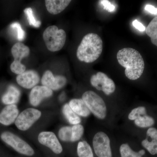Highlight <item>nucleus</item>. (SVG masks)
I'll list each match as a JSON object with an SVG mask.
<instances>
[{
  "label": "nucleus",
  "instance_id": "21",
  "mask_svg": "<svg viewBox=\"0 0 157 157\" xmlns=\"http://www.w3.org/2000/svg\"><path fill=\"white\" fill-rule=\"evenodd\" d=\"M62 112L67 121L70 124L74 125L81 124V117L71 109L69 104L64 105L62 109Z\"/></svg>",
  "mask_w": 157,
  "mask_h": 157
},
{
  "label": "nucleus",
  "instance_id": "25",
  "mask_svg": "<svg viewBox=\"0 0 157 157\" xmlns=\"http://www.w3.org/2000/svg\"><path fill=\"white\" fill-rule=\"evenodd\" d=\"M73 136L72 143L79 141L84 135V128L81 124L72 125Z\"/></svg>",
  "mask_w": 157,
  "mask_h": 157
},
{
  "label": "nucleus",
  "instance_id": "10",
  "mask_svg": "<svg viewBox=\"0 0 157 157\" xmlns=\"http://www.w3.org/2000/svg\"><path fill=\"white\" fill-rule=\"evenodd\" d=\"M42 113L39 109L29 108L20 113L14 122L17 128L22 131L29 130L40 118Z\"/></svg>",
  "mask_w": 157,
  "mask_h": 157
},
{
  "label": "nucleus",
  "instance_id": "17",
  "mask_svg": "<svg viewBox=\"0 0 157 157\" xmlns=\"http://www.w3.org/2000/svg\"><path fill=\"white\" fill-rule=\"evenodd\" d=\"M119 142V152L121 157H142L145 154L144 150L136 151L132 145V140H121Z\"/></svg>",
  "mask_w": 157,
  "mask_h": 157
},
{
  "label": "nucleus",
  "instance_id": "27",
  "mask_svg": "<svg viewBox=\"0 0 157 157\" xmlns=\"http://www.w3.org/2000/svg\"><path fill=\"white\" fill-rule=\"evenodd\" d=\"M10 27L11 28L16 29L17 33V39L19 41H22L25 39V32L23 30L19 23H13L11 24Z\"/></svg>",
  "mask_w": 157,
  "mask_h": 157
},
{
  "label": "nucleus",
  "instance_id": "22",
  "mask_svg": "<svg viewBox=\"0 0 157 157\" xmlns=\"http://www.w3.org/2000/svg\"><path fill=\"white\" fill-rule=\"evenodd\" d=\"M77 153L78 157H94L92 148L86 140H80L77 146Z\"/></svg>",
  "mask_w": 157,
  "mask_h": 157
},
{
  "label": "nucleus",
  "instance_id": "7",
  "mask_svg": "<svg viewBox=\"0 0 157 157\" xmlns=\"http://www.w3.org/2000/svg\"><path fill=\"white\" fill-rule=\"evenodd\" d=\"M1 137L3 141L21 154L32 156L35 153L33 149L29 144L11 132H3Z\"/></svg>",
  "mask_w": 157,
  "mask_h": 157
},
{
  "label": "nucleus",
  "instance_id": "1",
  "mask_svg": "<svg viewBox=\"0 0 157 157\" xmlns=\"http://www.w3.org/2000/svg\"><path fill=\"white\" fill-rule=\"evenodd\" d=\"M82 99L98 121L107 126L113 125L116 114L119 112L117 109L109 106L101 96L94 91L85 92Z\"/></svg>",
  "mask_w": 157,
  "mask_h": 157
},
{
  "label": "nucleus",
  "instance_id": "3",
  "mask_svg": "<svg viewBox=\"0 0 157 157\" xmlns=\"http://www.w3.org/2000/svg\"><path fill=\"white\" fill-rule=\"evenodd\" d=\"M103 41L98 34L90 33L85 36L78 46L76 56L80 61L91 63L101 56Z\"/></svg>",
  "mask_w": 157,
  "mask_h": 157
},
{
  "label": "nucleus",
  "instance_id": "6",
  "mask_svg": "<svg viewBox=\"0 0 157 157\" xmlns=\"http://www.w3.org/2000/svg\"><path fill=\"white\" fill-rule=\"evenodd\" d=\"M43 38L47 49L52 52L60 50L64 46L67 38L66 32L56 25H52L43 32Z\"/></svg>",
  "mask_w": 157,
  "mask_h": 157
},
{
  "label": "nucleus",
  "instance_id": "15",
  "mask_svg": "<svg viewBox=\"0 0 157 157\" xmlns=\"http://www.w3.org/2000/svg\"><path fill=\"white\" fill-rule=\"evenodd\" d=\"M141 146L152 155H157V129L154 127L148 128L146 137L141 140Z\"/></svg>",
  "mask_w": 157,
  "mask_h": 157
},
{
  "label": "nucleus",
  "instance_id": "5",
  "mask_svg": "<svg viewBox=\"0 0 157 157\" xmlns=\"http://www.w3.org/2000/svg\"><path fill=\"white\" fill-rule=\"evenodd\" d=\"M115 142L108 132L98 129L93 134L91 146L97 157H113V145Z\"/></svg>",
  "mask_w": 157,
  "mask_h": 157
},
{
  "label": "nucleus",
  "instance_id": "29",
  "mask_svg": "<svg viewBox=\"0 0 157 157\" xmlns=\"http://www.w3.org/2000/svg\"><path fill=\"white\" fill-rule=\"evenodd\" d=\"M132 24H133V26L135 27V28L140 31V32H144L146 30V28H145L144 26L142 23L138 21L136 19L134 20Z\"/></svg>",
  "mask_w": 157,
  "mask_h": 157
},
{
  "label": "nucleus",
  "instance_id": "4",
  "mask_svg": "<svg viewBox=\"0 0 157 157\" xmlns=\"http://www.w3.org/2000/svg\"><path fill=\"white\" fill-rule=\"evenodd\" d=\"M125 119V125L131 131L134 128H148L155 123L154 118L149 115L146 107L143 106L130 108L126 113Z\"/></svg>",
  "mask_w": 157,
  "mask_h": 157
},
{
  "label": "nucleus",
  "instance_id": "23",
  "mask_svg": "<svg viewBox=\"0 0 157 157\" xmlns=\"http://www.w3.org/2000/svg\"><path fill=\"white\" fill-rule=\"evenodd\" d=\"M152 44L157 46V16L152 20L145 30Z\"/></svg>",
  "mask_w": 157,
  "mask_h": 157
},
{
  "label": "nucleus",
  "instance_id": "20",
  "mask_svg": "<svg viewBox=\"0 0 157 157\" xmlns=\"http://www.w3.org/2000/svg\"><path fill=\"white\" fill-rule=\"evenodd\" d=\"M20 96L19 90L14 86H10L7 92L2 97V102L7 105L15 104L19 101Z\"/></svg>",
  "mask_w": 157,
  "mask_h": 157
},
{
  "label": "nucleus",
  "instance_id": "24",
  "mask_svg": "<svg viewBox=\"0 0 157 157\" xmlns=\"http://www.w3.org/2000/svg\"><path fill=\"white\" fill-rule=\"evenodd\" d=\"M59 138L65 142L72 143L73 133L72 126H66L62 127L58 132Z\"/></svg>",
  "mask_w": 157,
  "mask_h": 157
},
{
  "label": "nucleus",
  "instance_id": "18",
  "mask_svg": "<svg viewBox=\"0 0 157 157\" xmlns=\"http://www.w3.org/2000/svg\"><path fill=\"white\" fill-rule=\"evenodd\" d=\"M68 104L71 109L80 117H88L91 114L82 98H74L70 100Z\"/></svg>",
  "mask_w": 157,
  "mask_h": 157
},
{
  "label": "nucleus",
  "instance_id": "8",
  "mask_svg": "<svg viewBox=\"0 0 157 157\" xmlns=\"http://www.w3.org/2000/svg\"><path fill=\"white\" fill-rule=\"evenodd\" d=\"M11 52L14 60L11 64L10 69L13 73L20 75L25 71V66L21 62L22 59L29 56V48L22 43L17 42L12 46Z\"/></svg>",
  "mask_w": 157,
  "mask_h": 157
},
{
  "label": "nucleus",
  "instance_id": "28",
  "mask_svg": "<svg viewBox=\"0 0 157 157\" xmlns=\"http://www.w3.org/2000/svg\"><path fill=\"white\" fill-rule=\"evenodd\" d=\"M101 2L104 6V9L109 12H113L115 10V6L112 5L109 1H107V0H102L101 1Z\"/></svg>",
  "mask_w": 157,
  "mask_h": 157
},
{
  "label": "nucleus",
  "instance_id": "2",
  "mask_svg": "<svg viewBox=\"0 0 157 157\" xmlns=\"http://www.w3.org/2000/svg\"><path fill=\"white\" fill-rule=\"evenodd\" d=\"M118 62L125 68V74L131 80L140 78L143 74L144 63L139 52L132 48H122L118 52Z\"/></svg>",
  "mask_w": 157,
  "mask_h": 157
},
{
  "label": "nucleus",
  "instance_id": "16",
  "mask_svg": "<svg viewBox=\"0 0 157 157\" xmlns=\"http://www.w3.org/2000/svg\"><path fill=\"white\" fill-rule=\"evenodd\" d=\"M18 114L19 110L15 104L7 105L0 113V123L10 125L15 122Z\"/></svg>",
  "mask_w": 157,
  "mask_h": 157
},
{
  "label": "nucleus",
  "instance_id": "13",
  "mask_svg": "<svg viewBox=\"0 0 157 157\" xmlns=\"http://www.w3.org/2000/svg\"><path fill=\"white\" fill-rule=\"evenodd\" d=\"M40 81V76L36 71L29 70L17 75L16 81L21 86L24 88L33 89L36 86Z\"/></svg>",
  "mask_w": 157,
  "mask_h": 157
},
{
  "label": "nucleus",
  "instance_id": "9",
  "mask_svg": "<svg viewBox=\"0 0 157 157\" xmlns=\"http://www.w3.org/2000/svg\"><path fill=\"white\" fill-rule=\"evenodd\" d=\"M90 82L92 86L106 96H111L116 90L114 81L103 72H98L91 76Z\"/></svg>",
  "mask_w": 157,
  "mask_h": 157
},
{
  "label": "nucleus",
  "instance_id": "14",
  "mask_svg": "<svg viewBox=\"0 0 157 157\" xmlns=\"http://www.w3.org/2000/svg\"><path fill=\"white\" fill-rule=\"evenodd\" d=\"M53 94V91L43 86H36L33 88L30 93V103L34 107H37L44 99L50 98Z\"/></svg>",
  "mask_w": 157,
  "mask_h": 157
},
{
  "label": "nucleus",
  "instance_id": "30",
  "mask_svg": "<svg viewBox=\"0 0 157 157\" xmlns=\"http://www.w3.org/2000/svg\"><path fill=\"white\" fill-rule=\"evenodd\" d=\"M145 10L149 13L155 15H157V8L151 5H147L145 7Z\"/></svg>",
  "mask_w": 157,
  "mask_h": 157
},
{
  "label": "nucleus",
  "instance_id": "11",
  "mask_svg": "<svg viewBox=\"0 0 157 157\" xmlns=\"http://www.w3.org/2000/svg\"><path fill=\"white\" fill-rule=\"evenodd\" d=\"M41 82L43 86L53 90H58L66 85L67 79L64 76H54L50 70H46L42 76Z\"/></svg>",
  "mask_w": 157,
  "mask_h": 157
},
{
  "label": "nucleus",
  "instance_id": "12",
  "mask_svg": "<svg viewBox=\"0 0 157 157\" xmlns=\"http://www.w3.org/2000/svg\"><path fill=\"white\" fill-rule=\"evenodd\" d=\"M39 143L50 149L54 153L59 154L63 148L56 135L51 132H43L39 133L38 137Z\"/></svg>",
  "mask_w": 157,
  "mask_h": 157
},
{
  "label": "nucleus",
  "instance_id": "19",
  "mask_svg": "<svg viewBox=\"0 0 157 157\" xmlns=\"http://www.w3.org/2000/svg\"><path fill=\"white\" fill-rule=\"evenodd\" d=\"M71 2L70 0H46L45 6L49 13L56 15L63 11Z\"/></svg>",
  "mask_w": 157,
  "mask_h": 157
},
{
  "label": "nucleus",
  "instance_id": "26",
  "mask_svg": "<svg viewBox=\"0 0 157 157\" xmlns=\"http://www.w3.org/2000/svg\"><path fill=\"white\" fill-rule=\"evenodd\" d=\"M24 12L26 15L30 25L33 26L34 27L39 28L41 25L40 21L37 20L34 16L32 8H26L25 9Z\"/></svg>",
  "mask_w": 157,
  "mask_h": 157
}]
</instances>
